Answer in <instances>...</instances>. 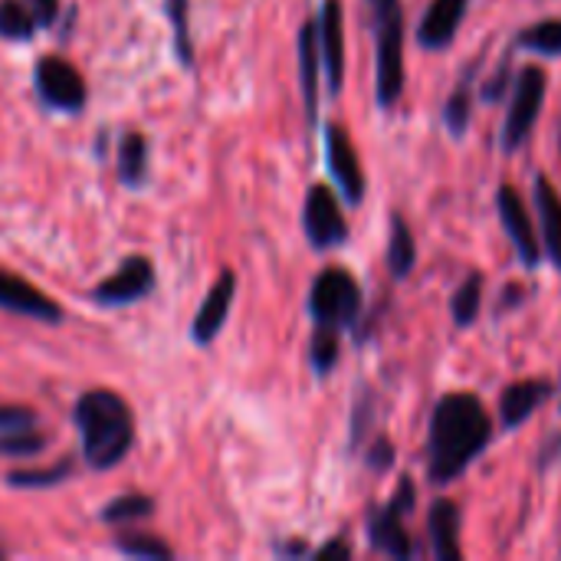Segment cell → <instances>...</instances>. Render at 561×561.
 <instances>
[{"mask_svg":"<svg viewBox=\"0 0 561 561\" xmlns=\"http://www.w3.org/2000/svg\"><path fill=\"white\" fill-rule=\"evenodd\" d=\"M493 440V421L483 401L470 391L444 394L431 417L427 473L431 483H454Z\"/></svg>","mask_w":561,"mask_h":561,"instance_id":"1","label":"cell"},{"mask_svg":"<svg viewBox=\"0 0 561 561\" xmlns=\"http://www.w3.org/2000/svg\"><path fill=\"white\" fill-rule=\"evenodd\" d=\"M76 427L82 437V457L95 470L122 463L135 440V421L128 404L115 391H89L76 401Z\"/></svg>","mask_w":561,"mask_h":561,"instance_id":"2","label":"cell"},{"mask_svg":"<svg viewBox=\"0 0 561 561\" xmlns=\"http://www.w3.org/2000/svg\"><path fill=\"white\" fill-rule=\"evenodd\" d=\"M375 20L378 105L394 108L404 92V10L401 0H368Z\"/></svg>","mask_w":561,"mask_h":561,"instance_id":"3","label":"cell"},{"mask_svg":"<svg viewBox=\"0 0 561 561\" xmlns=\"http://www.w3.org/2000/svg\"><path fill=\"white\" fill-rule=\"evenodd\" d=\"M309 312L316 319V325L322 329H348L355 325L358 312H362V289L355 283V276L348 270H322L312 283L309 293Z\"/></svg>","mask_w":561,"mask_h":561,"instance_id":"4","label":"cell"},{"mask_svg":"<svg viewBox=\"0 0 561 561\" xmlns=\"http://www.w3.org/2000/svg\"><path fill=\"white\" fill-rule=\"evenodd\" d=\"M546 69L542 66H523L516 85H513V105L503 125V148L506 151H519L526 145V138L533 135V125L539 122V112L546 105Z\"/></svg>","mask_w":561,"mask_h":561,"instance_id":"5","label":"cell"},{"mask_svg":"<svg viewBox=\"0 0 561 561\" xmlns=\"http://www.w3.org/2000/svg\"><path fill=\"white\" fill-rule=\"evenodd\" d=\"M414 500H417L414 483L411 480H401V486L391 496V503L385 510H375L371 519H368V536H371L375 549H381L391 559H411V552H414L411 536L404 529V516L411 513Z\"/></svg>","mask_w":561,"mask_h":561,"instance_id":"6","label":"cell"},{"mask_svg":"<svg viewBox=\"0 0 561 561\" xmlns=\"http://www.w3.org/2000/svg\"><path fill=\"white\" fill-rule=\"evenodd\" d=\"M302 224H306V237L316 250H332L348 240V224L342 217V207H339L335 194L322 184H316L309 191Z\"/></svg>","mask_w":561,"mask_h":561,"instance_id":"7","label":"cell"},{"mask_svg":"<svg viewBox=\"0 0 561 561\" xmlns=\"http://www.w3.org/2000/svg\"><path fill=\"white\" fill-rule=\"evenodd\" d=\"M36 89L49 105H56L62 112H76V108L85 105L82 76L59 56H43L36 62Z\"/></svg>","mask_w":561,"mask_h":561,"instance_id":"8","label":"cell"},{"mask_svg":"<svg viewBox=\"0 0 561 561\" xmlns=\"http://www.w3.org/2000/svg\"><path fill=\"white\" fill-rule=\"evenodd\" d=\"M325 158H329V171L339 184V191L345 194L348 204H362L365 197V171L358 161V151L348 138V131L342 125H329L325 128Z\"/></svg>","mask_w":561,"mask_h":561,"instance_id":"9","label":"cell"},{"mask_svg":"<svg viewBox=\"0 0 561 561\" xmlns=\"http://www.w3.org/2000/svg\"><path fill=\"white\" fill-rule=\"evenodd\" d=\"M151 286H154L151 263L145 256H131L118 266L115 276H108L105 283H99L92 289V299L102 306H128V302L145 299L151 293Z\"/></svg>","mask_w":561,"mask_h":561,"instance_id":"10","label":"cell"},{"mask_svg":"<svg viewBox=\"0 0 561 561\" xmlns=\"http://www.w3.org/2000/svg\"><path fill=\"white\" fill-rule=\"evenodd\" d=\"M496 201H500L503 227H506V233H510V240H513V247H516L519 260H523L526 266H539V260H542V247H539L536 227H533V220H529V210H526V204H523L519 191H516L513 184H503Z\"/></svg>","mask_w":561,"mask_h":561,"instance_id":"11","label":"cell"},{"mask_svg":"<svg viewBox=\"0 0 561 561\" xmlns=\"http://www.w3.org/2000/svg\"><path fill=\"white\" fill-rule=\"evenodd\" d=\"M319 49L322 69L329 76V89L342 92L345 79V23H342V0H325L319 16Z\"/></svg>","mask_w":561,"mask_h":561,"instance_id":"12","label":"cell"},{"mask_svg":"<svg viewBox=\"0 0 561 561\" xmlns=\"http://www.w3.org/2000/svg\"><path fill=\"white\" fill-rule=\"evenodd\" d=\"M0 309H10L16 316L36 319V322H59L62 319V309L46 293H39L26 279L3 273V270H0Z\"/></svg>","mask_w":561,"mask_h":561,"instance_id":"13","label":"cell"},{"mask_svg":"<svg viewBox=\"0 0 561 561\" xmlns=\"http://www.w3.org/2000/svg\"><path fill=\"white\" fill-rule=\"evenodd\" d=\"M233 296H237V276L230 270H224L220 279L210 286V293H207V299H204V306H201V312L194 319V342L210 345L217 339V332L227 322V312H230Z\"/></svg>","mask_w":561,"mask_h":561,"instance_id":"14","label":"cell"},{"mask_svg":"<svg viewBox=\"0 0 561 561\" xmlns=\"http://www.w3.org/2000/svg\"><path fill=\"white\" fill-rule=\"evenodd\" d=\"M463 13H467V0H434V3L424 10V20H421V26H417L421 46H427V49H444V46H450L457 26L463 23Z\"/></svg>","mask_w":561,"mask_h":561,"instance_id":"15","label":"cell"},{"mask_svg":"<svg viewBox=\"0 0 561 561\" xmlns=\"http://www.w3.org/2000/svg\"><path fill=\"white\" fill-rule=\"evenodd\" d=\"M549 398H552V385L549 381H539V378L536 381H516L500 398V417L513 431V427L526 424Z\"/></svg>","mask_w":561,"mask_h":561,"instance_id":"16","label":"cell"},{"mask_svg":"<svg viewBox=\"0 0 561 561\" xmlns=\"http://www.w3.org/2000/svg\"><path fill=\"white\" fill-rule=\"evenodd\" d=\"M431 546H434V559L440 561H460V506L454 500H437L431 510Z\"/></svg>","mask_w":561,"mask_h":561,"instance_id":"17","label":"cell"},{"mask_svg":"<svg viewBox=\"0 0 561 561\" xmlns=\"http://www.w3.org/2000/svg\"><path fill=\"white\" fill-rule=\"evenodd\" d=\"M536 207H539L546 256L556 263V270L561 273V197L559 191H556V184L546 174L536 178Z\"/></svg>","mask_w":561,"mask_h":561,"instance_id":"18","label":"cell"},{"mask_svg":"<svg viewBox=\"0 0 561 561\" xmlns=\"http://www.w3.org/2000/svg\"><path fill=\"white\" fill-rule=\"evenodd\" d=\"M319 69H322V49H319V23H306L299 33V76H302V99L309 118L319 112Z\"/></svg>","mask_w":561,"mask_h":561,"instance_id":"19","label":"cell"},{"mask_svg":"<svg viewBox=\"0 0 561 561\" xmlns=\"http://www.w3.org/2000/svg\"><path fill=\"white\" fill-rule=\"evenodd\" d=\"M417 263V247H414V233L408 227L404 217H391V240H388V266L394 273V279H404L414 273Z\"/></svg>","mask_w":561,"mask_h":561,"instance_id":"20","label":"cell"},{"mask_svg":"<svg viewBox=\"0 0 561 561\" xmlns=\"http://www.w3.org/2000/svg\"><path fill=\"white\" fill-rule=\"evenodd\" d=\"M148 171V145L141 135H125L122 148H118V178L128 187H138L145 181Z\"/></svg>","mask_w":561,"mask_h":561,"instance_id":"21","label":"cell"},{"mask_svg":"<svg viewBox=\"0 0 561 561\" xmlns=\"http://www.w3.org/2000/svg\"><path fill=\"white\" fill-rule=\"evenodd\" d=\"M473 69L477 66H470V72L457 82V89H454V95H450V102L444 108V118H447V128H450L454 138H463L467 128H470V108H473V85H470V79H473Z\"/></svg>","mask_w":561,"mask_h":561,"instance_id":"22","label":"cell"},{"mask_svg":"<svg viewBox=\"0 0 561 561\" xmlns=\"http://www.w3.org/2000/svg\"><path fill=\"white\" fill-rule=\"evenodd\" d=\"M480 306H483V276H480V273H470V276L460 283V289L454 293V306H450L454 322H457L460 329L473 325V319L480 316Z\"/></svg>","mask_w":561,"mask_h":561,"instance_id":"23","label":"cell"},{"mask_svg":"<svg viewBox=\"0 0 561 561\" xmlns=\"http://www.w3.org/2000/svg\"><path fill=\"white\" fill-rule=\"evenodd\" d=\"M516 46L542 53V56H561V20H539V23L526 26L516 36Z\"/></svg>","mask_w":561,"mask_h":561,"instance_id":"24","label":"cell"},{"mask_svg":"<svg viewBox=\"0 0 561 561\" xmlns=\"http://www.w3.org/2000/svg\"><path fill=\"white\" fill-rule=\"evenodd\" d=\"M115 549L128 559H148V561H168L174 552L158 539V536H148V533H125L115 539Z\"/></svg>","mask_w":561,"mask_h":561,"instance_id":"25","label":"cell"},{"mask_svg":"<svg viewBox=\"0 0 561 561\" xmlns=\"http://www.w3.org/2000/svg\"><path fill=\"white\" fill-rule=\"evenodd\" d=\"M33 30H36V20L23 0H0V36L30 39Z\"/></svg>","mask_w":561,"mask_h":561,"instance_id":"26","label":"cell"},{"mask_svg":"<svg viewBox=\"0 0 561 561\" xmlns=\"http://www.w3.org/2000/svg\"><path fill=\"white\" fill-rule=\"evenodd\" d=\"M151 510H154V503H151L148 496L128 493V496L112 500V503L102 510V519H108V523H128V519H145V516H151Z\"/></svg>","mask_w":561,"mask_h":561,"instance_id":"27","label":"cell"},{"mask_svg":"<svg viewBox=\"0 0 561 561\" xmlns=\"http://www.w3.org/2000/svg\"><path fill=\"white\" fill-rule=\"evenodd\" d=\"M335 362H339V332L316 325V335H312V368L319 375H329L335 368Z\"/></svg>","mask_w":561,"mask_h":561,"instance_id":"28","label":"cell"},{"mask_svg":"<svg viewBox=\"0 0 561 561\" xmlns=\"http://www.w3.org/2000/svg\"><path fill=\"white\" fill-rule=\"evenodd\" d=\"M46 447V440L33 431H10L0 434V457H36Z\"/></svg>","mask_w":561,"mask_h":561,"instance_id":"29","label":"cell"},{"mask_svg":"<svg viewBox=\"0 0 561 561\" xmlns=\"http://www.w3.org/2000/svg\"><path fill=\"white\" fill-rule=\"evenodd\" d=\"M69 463H59V467H49V470H20V473H10V483L13 486H56L59 480L69 477Z\"/></svg>","mask_w":561,"mask_h":561,"instance_id":"30","label":"cell"},{"mask_svg":"<svg viewBox=\"0 0 561 561\" xmlns=\"http://www.w3.org/2000/svg\"><path fill=\"white\" fill-rule=\"evenodd\" d=\"M171 20H174V33H178V56L184 66H191L194 53H191V36H187V0H168Z\"/></svg>","mask_w":561,"mask_h":561,"instance_id":"31","label":"cell"},{"mask_svg":"<svg viewBox=\"0 0 561 561\" xmlns=\"http://www.w3.org/2000/svg\"><path fill=\"white\" fill-rule=\"evenodd\" d=\"M36 424V414L20 408V404H0V434H10V431H26Z\"/></svg>","mask_w":561,"mask_h":561,"instance_id":"32","label":"cell"},{"mask_svg":"<svg viewBox=\"0 0 561 561\" xmlns=\"http://www.w3.org/2000/svg\"><path fill=\"white\" fill-rule=\"evenodd\" d=\"M391 463H394V447H391L388 437H378V440L371 444V450H368V467H371L375 473H381V470H388Z\"/></svg>","mask_w":561,"mask_h":561,"instance_id":"33","label":"cell"},{"mask_svg":"<svg viewBox=\"0 0 561 561\" xmlns=\"http://www.w3.org/2000/svg\"><path fill=\"white\" fill-rule=\"evenodd\" d=\"M506 89H513V82H510V62H503V66L496 69V76L483 82V99H486V102H500Z\"/></svg>","mask_w":561,"mask_h":561,"instance_id":"34","label":"cell"},{"mask_svg":"<svg viewBox=\"0 0 561 561\" xmlns=\"http://www.w3.org/2000/svg\"><path fill=\"white\" fill-rule=\"evenodd\" d=\"M26 7H30V13H33V20H36V26H49L53 20H56V0H26Z\"/></svg>","mask_w":561,"mask_h":561,"instance_id":"35","label":"cell"},{"mask_svg":"<svg viewBox=\"0 0 561 561\" xmlns=\"http://www.w3.org/2000/svg\"><path fill=\"white\" fill-rule=\"evenodd\" d=\"M316 556H319V559H352V549H348L345 542H329V546H322Z\"/></svg>","mask_w":561,"mask_h":561,"instance_id":"36","label":"cell"},{"mask_svg":"<svg viewBox=\"0 0 561 561\" xmlns=\"http://www.w3.org/2000/svg\"><path fill=\"white\" fill-rule=\"evenodd\" d=\"M559 151H561V135H559Z\"/></svg>","mask_w":561,"mask_h":561,"instance_id":"37","label":"cell"},{"mask_svg":"<svg viewBox=\"0 0 561 561\" xmlns=\"http://www.w3.org/2000/svg\"><path fill=\"white\" fill-rule=\"evenodd\" d=\"M0 556H3V552H0Z\"/></svg>","mask_w":561,"mask_h":561,"instance_id":"38","label":"cell"}]
</instances>
